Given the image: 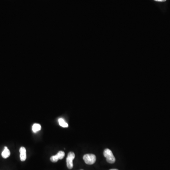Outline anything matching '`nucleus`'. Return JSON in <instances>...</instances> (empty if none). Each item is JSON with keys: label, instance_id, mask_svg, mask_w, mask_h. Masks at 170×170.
<instances>
[{"label": "nucleus", "instance_id": "obj_2", "mask_svg": "<svg viewBox=\"0 0 170 170\" xmlns=\"http://www.w3.org/2000/svg\"><path fill=\"white\" fill-rule=\"evenodd\" d=\"M83 160L86 164L92 165L96 161V156L93 154H86L83 156Z\"/></svg>", "mask_w": 170, "mask_h": 170}, {"label": "nucleus", "instance_id": "obj_10", "mask_svg": "<svg viewBox=\"0 0 170 170\" xmlns=\"http://www.w3.org/2000/svg\"><path fill=\"white\" fill-rule=\"evenodd\" d=\"M155 1H160V2H163V1H166V0H155Z\"/></svg>", "mask_w": 170, "mask_h": 170}, {"label": "nucleus", "instance_id": "obj_3", "mask_svg": "<svg viewBox=\"0 0 170 170\" xmlns=\"http://www.w3.org/2000/svg\"><path fill=\"white\" fill-rule=\"evenodd\" d=\"M75 155L73 152H69L68 156H67V159H66L67 167L69 169H73V161L74 159L75 158Z\"/></svg>", "mask_w": 170, "mask_h": 170}, {"label": "nucleus", "instance_id": "obj_4", "mask_svg": "<svg viewBox=\"0 0 170 170\" xmlns=\"http://www.w3.org/2000/svg\"><path fill=\"white\" fill-rule=\"evenodd\" d=\"M20 158L22 162L26 160V150L24 147H21L20 149Z\"/></svg>", "mask_w": 170, "mask_h": 170}, {"label": "nucleus", "instance_id": "obj_9", "mask_svg": "<svg viewBox=\"0 0 170 170\" xmlns=\"http://www.w3.org/2000/svg\"><path fill=\"white\" fill-rule=\"evenodd\" d=\"M59 160V158L58 157L57 155H53V156H51V158H50V160H51V162H53V163H56Z\"/></svg>", "mask_w": 170, "mask_h": 170}, {"label": "nucleus", "instance_id": "obj_8", "mask_svg": "<svg viewBox=\"0 0 170 170\" xmlns=\"http://www.w3.org/2000/svg\"><path fill=\"white\" fill-rule=\"evenodd\" d=\"M56 155H57L59 159L61 160V159H62L64 157L65 153L63 151H60L58 152V153Z\"/></svg>", "mask_w": 170, "mask_h": 170}, {"label": "nucleus", "instance_id": "obj_12", "mask_svg": "<svg viewBox=\"0 0 170 170\" xmlns=\"http://www.w3.org/2000/svg\"></svg>", "mask_w": 170, "mask_h": 170}, {"label": "nucleus", "instance_id": "obj_6", "mask_svg": "<svg viewBox=\"0 0 170 170\" xmlns=\"http://www.w3.org/2000/svg\"><path fill=\"white\" fill-rule=\"evenodd\" d=\"M41 129V126L39 124L37 123H34L32 127V130L34 133L38 132L39 130H40Z\"/></svg>", "mask_w": 170, "mask_h": 170}, {"label": "nucleus", "instance_id": "obj_1", "mask_svg": "<svg viewBox=\"0 0 170 170\" xmlns=\"http://www.w3.org/2000/svg\"><path fill=\"white\" fill-rule=\"evenodd\" d=\"M103 155L106 159V161L110 163H114L115 162V158L111 151L106 148L103 151Z\"/></svg>", "mask_w": 170, "mask_h": 170}, {"label": "nucleus", "instance_id": "obj_11", "mask_svg": "<svg viewBox=\"0 0 170 170\" xmlns=\"http://www.w3.org/2000/svg\"><path fill=\"white\" fill-rule=\"evenodd\" d=\"M117 170V169H111V170Z\"/></svg>", "mask_w": 170, "mask_h": 170}, {"label": "nucleus", "instance_id": "obj_5", "mask_svg": "<svg viewBox=\"0 0 170 170\" xmlns=\"http://www.w3.org/2000/svg\"><path fill=\"white\" fill-rule=\"evenodd\" d=\"M10 154V151L8 148H7V147H4V151H2V153H1V155H2V158H7L9 157Z\"/></svg>", "mask_w": 170, "mask_h": 170}, {"label": "nucleus", "instance_id": "obj_7", "mask_svg": "<svg viewBox=\"0 0 170 170\" xmlns=\"http://www.w3.org/2000/svg\"><path fill=\"white\" fill-rule=\"evenodd\" d=\"M58 122H59V124H60V125L62 127L67 128L69 126L68 123H66L63 119H59V120H58Z\"/></svg>", "mask_w": 170, "mask_h": 170}]
</instances>
